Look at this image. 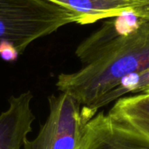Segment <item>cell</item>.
Instances as JSON below:
<instances>
[{"label": "cell", "mask_w": 149, "mask_h": 149, "mask_svg": "<svg viewBox=\"0 0 149 149\" xmlns=\"http://www.w3.org/2000/svg\"><path fill=\"white\" fill-rule=\"evenodd\" d=\"M108 113L149 137V92L117 100Z\"/></svg>", "instance_id": "7"}, {"label": "cell", "mask_w": 149, "mask_h": 149, "mask_svg": "<svg viewBox=\"0 0 149 149\" xmlns=\"http://www.w3.org/2000/svg\"><path fill=\"white\" fill-rule=\"evenodd\" d=\"M32 99L27 91L8 100V107L0 113V149H24L35 120Z\"/></svg>", "instance_id": "5"}, {"label": "cell", "mask_w": 149, "mask_h": 149, "mask_svg": "<svg viewBox=\"0 0 149 149\" xmlns=\"http://www.w3.org/2000/svg\"><path fill=\"white\" fill-rule=\"evenodd\" d=\"M71 10L79 17L80 24L128 14L135 0H45Z\"/></svg>", "instance_id": "6"}, {"label": "cell", "mask_w": 149, "mask_h": 149, "mask_svg": "<svg viewBox=\"0 0 149 149\" xmlns=\"http://www.w3.org/2000/svg\"><path fill=\"white\" fill-rule=\"evenodd\" d=\"M77 149H149V137L98 112L86 123Z\"/></svg>", "instance_id": "4"}, {"label": "cell", "mask_w": 149, "mask_h": 149, "mask_svg": "<svg viewBox=\"0 0 149 149\" xmlns=\"http://www.w3.org/2000/svg\"><path fill=\"white\" fill-rule=\"evenodd\" d=\"M93 116L73 98L61 93L49 98V113L37 136L24 149H77L86 123Z\"/></svg>", "instance_id": "3"}, {"label": "cell", "mask_w": 149, "mask_h": 149, "mask_svg": "<svg viewBox=\"0 0 149 149\" xmlns=\"http://www.w3.org/2000/svg\"><path fill=\"white\" fill-rule=\"evenodd\" d=\"M149 91V68L124 79L120 85L107 94L100 102L99 108L114 103L117 100L127 96Z\"/></svg>", "instance_id": "8"}, {"label": "cell", "mask_w": 149, "mask_h": 149, "mask_svg": "<svg viewBox=\"0 0 149 149\" xmlns=\"http://www.w3.org/2000/svg\"><path fill=\"white\" fill-rule=\"evenodd\" d=\"M148 92H149V91H148ZM145 93H147V92H145Z\"/></svg>", "instance_id": "11"}, {"label": "cell", "mask_w": 149, "mask_h": 149, "mask_svg": "<svg viewBox=\"0 0 149 149\" xmlns=\"http://www.w3.org/2000/svg\"><path fill=\"white\" fill-rule=\"evenodd\" d=\"M128 14L138 19L149 21V0H135Z\"/></svg>", "instance_id": "9"}, {"label": "cell", "mask_w": 149, "mask_h": 149, "mask_svg": "<svg viewBox=\"0 0 149 149\" xmlns=\"http://www.w3.org/2000/svg\"><path fill=\"white\" fill-rule=\"evenodd\" d=\"M72 23L79 24L76 14L45 0H0V43L12 44L19 53Z\"/></svg>", "instance_id": "2"}, {"label": "cell", "mask_w": 149, "mask_h": 149, "mask_svg": "<svg viewBox=\"0 0 149 149\" xmlns=\"http://www.w3.org/2000/svg\"><path fill=\"white\" fill-rule=\"evenodd\" d=\"M132 30L112 34L107 22L90 36L77 52L84 66L61 73L56 86L73 98L93 117L101 100L127 78L149 68V21L141 20Z\"/></svg>", "instance_id": "1"}, {"label": "cell", "mask_w": 149, "mask_h": 149, "mask_svg": "<svg viewBox=\"0 0 149 149\" xmlns=\"http://www.w3.org/2000/svg\"><path fill=\"white\" fill-rule=\"evenodd\" d=\"M20 53L15 46L9 42L0 43V57L3 60L7 62H14L17 59Z\"/></svg>", "instance_id": "10"}]
</instances>
